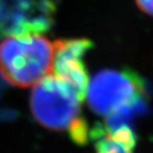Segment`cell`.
Listing matches in <instances>:
<instances>
[{
    "mask_svg": "<svg viewBox=\"0 0 153 153\" xmlns=\"http://www.w3.org/2000/svg\"><path fill=\"white\" fill-rule=\"evenodd\" d=\"M86 93L91 110L100 116H108L146 97L143 78L131 69L100 71L88 82Z\"/></svg>",
    "mask_w": 153,
    "mask_h": 153,
    "instance_id": "3957f363",
    "label": "cell"
},
{
    "mask_svg": "<svg viewBox=\"0 0 153 153\" xmlns=\"http://www.w3.org/2000/svg\"><path fill=\"white\" fill-rule=\"evenodd\" d=\"M135 2L143 13L153 16V0H135Z\"/></svg>",
    "mask_w": 153,
    "mask_h": 153,
    "instance_id": "ba28073f",
    "label": "cell"
},
{
    "mask_svg": "<svg viewBox=\"0 0 153 153\" xmlns=\"http://www.w3.org/2000/svg\"><path fill=\"white\" fill-rule=\"evenodd\" d=\"M53 52L40 33L7 36L0 42V76L17 88L34 86L52 71Z\"/></svg>",
    "mask_w": 153,
    "mask_h": 153,
    "instance_id": "6da1fadb",
    "label": "cell"
},
{
    "mask_svg": "<svg viewBox=\"0 0 153 153\" xmlns=\"http://www.w3.org/2000/svg\"><path fill=\"white\" fill-rule=\"evenodd\" d=\"M94 47L91 40L85 38L61 39L53 42L52 74L68 83L82 101L88 91V73L84 57Z\"/></svg>",
    "mask_w": 153,
    "mask_h": 153,
    "instance_id": "5b68a950",
    "label": "cell"
},
{
    "mask_svg": "<svg viewBox=\"0 0 153 153\" xmlns=\"http://www.w3.org/2000/svg\"><path fill=\"white\" fill-rule=\"evenodd\" d=\"M82 100L68 83L48 74L33 88L30 105L34 119L52 131H66L81 112Z\"/></svg>",
    "mask_w": 153,
    "mask_h": 153,
    "instance_id": "7a4b0ae2",
    "label": "cell"
},
{
    "mask_svg": "<svg viewBox=\"0 0 153 153\" xmlns=\"http://www.w3.org/2000/svg\"><path fill=\"white\" fill-rule=\"evenodd\" d=\"M90 136L94 141V149L97 153H134V149L114 137L107 131L104 126L100 124L92 128Z\"/></svg>",
    "mask_w": 153,
    "mask_h": 153,
    "instance_id": "8992f818",
    "label": "cell"
},
{
    "mask_svg": "<svg viewBox=\"0 0 153 153\" xmlns=\"http://www.w3.org/2000/svg\"><path fill=\"white\" fill-rule=\"evenodd\" d=\"M57 7L53 0H0V35L48 31Z\"/></svg>",
    "mask_w": 153,
    "mask_h": 153,
    "instance_id": "277c9868",
    "label": "cell"
},
{
    "mask_svg": "<svg viewBox=\"0 0 153 153\" xmlns=\"http://www.w3.org/2000/svg\"><path fill=\"white\" fill-rule=\"evenodd\" d=\"M67 131L69 133V136L74 143H76L78 145H84L88 143V134H90L88 127L86 121L84 120L82 117H78L76 120L73 121Z\"/></svg>",
    "mask_w": 153,
    "mask_h": 153,
    "instance_id": "52a82bcc",
    "label": "cell"
}]
</instances>
